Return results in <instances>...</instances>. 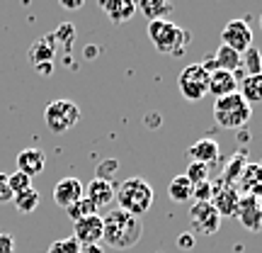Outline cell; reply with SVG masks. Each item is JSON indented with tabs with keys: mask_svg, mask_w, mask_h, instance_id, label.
Here are the masks:
<instances>
[{
	"mask_svg": "<svg viewBox=\"0 0 262 253\" xmlns=\"http://www.w3.org/2000/svg\"><path fill=\"white\" fill-rule=\"evenodd\" d=\"M102 241L112 248H119V251H126V248H134V246L141 241L143 236V224H141V217H134L124 209H112L102 217Z\"/></svg>",
	"mask_w": 262,
	"mask_h": 253,
	"instance_id": "6da1fadb",
	"label": "cell"
},
{
	"mask_svg": "<svg viewBox=\"0 0 262 253\" xmlns=\"http://www.w3.org/2000/svg\"><path fill=\"white\" fill-rule=\"evenodd\" d=\"M148 37L160 54H170V56H182L187 51V47L192 44V34L185 27L170 22V20H153V22H148Z\"/></svg>",
	"mask_w": 262,
	"mask_h": 253,
	"instance_id": "7a4b0ae2",
	"label": "cell"
},
{
	"mask_svg": "<svg viewBox=\"0 0 262 253\" xmlns=\"http://www.w3.org/2000/svg\"><path fill=\"white\" fill-rule=\"evenodd\" d=\"M114 200L119 202V209L134 217H141L153 205V188L141 176H131L119 188H114Z\"/></svg>",
	"mask_w": 262,
	"mask_h": 253,
	"instance_id": "3957f363",
	"label": "cell"
},
{
	"mask_svg": "<svg viewBox=\"0 0 262 253\" xmlns=\"http://www.w3.org/2000/svg\"><path fill=\"white\" fill-rule=\"evenodd\" d=\"M253 117V107L245 103L241 93L219 98L214 103V120L224 129H243Z\"/></svg>",
	"mask_w": 262,
	"mask_h": 253,
	"instance_id": "277c9868",
	"label": "cell"
},
{
	"mask_svg": "<svg viewBox=\"0 0 262 253\" xmlns=\"http://www.w3.org/2000/svg\"><path fill=\"white\" fill-rule=\"evenodd\" d=\"M78 120H80V107L71 100H54L44 110V122L54 134H63V131L73 129Z\"/></svg>",
	"mask_w": 262,
	"mask_h": 253,
	"instance_id": "5b68a950",
	"label": "cell"
},
{
	"mask_svg": "<svg viewBox=\"0 0 262 253\" xmlns=\"http://www.w3.org/2000/svg\"><path fill=\"white\" fill-rule=\"evenodd\" d=\"M206 85H209V71L202 64H189L178 78L180 95L189 103H199L204 98Z\"/></svg>",
	"mask_w": 262,
	"mask_h": 253,
	"instance_id": "8992f818",
	"label": "cell"
},
{
	"mask_svg": "<svg viewBox=\"0 0 262 253\" xmlns=\"http://www.w3.org/2000/svg\"><path fill=\"white\" fill-rule=\"evenodd\" d=\"M189 224H192V234L211 236L219 231L221 217H219L211 202H194L189 207Z\"/></svg>",
	"mask_w": 262,
	"mask_h": 253,
	"instance_id": "52a82bcc",
	"label": "cell"
},
{
	"mask_svg": "<svg viewBox=\"0 0 262 253\" xmlns=\"http://www.w3.org/2000/svg\"><path fill=\"white\" fill-rule=\"evenodd\" d=\"M221 44L233 49L238 54H243L253 47V29L245 20H231L224 29H221Z\"/></svg>",
	"mask_w": 262,
	"mask_h": 253,
	"instance_id": "ba28073f",
	"label": "cell"
},
{
	"mask_svg": "<svg viewBox=\"0 0 262 253\" xmlns=\"http://www.w3.org/2000/svg\"><path fill=\"white\" fill-rule=\"evenodd\" d=\"M102 231H104V224L100 215H90V217H83V219L73 222V239L83 248L100 244L102 241Z\"/></svg>",
	"mask_w": 262,
	"mask_h": 253,
	"instance_id": "9c48e42d",
	"label": "cell"
},
{
	"mask_svg": "<svg viewBox=\"0 0 262 253\" xmlns=\"http://www.w3.org/2000/svg\"><path fill=\"white\" fill-rule=\"evenodd\" d=\"M235 217L241 219V224L248 231H260L262 229V200L253 195H241Z\"/></svg>",
	"mask_w": 262,
	"mask_h": 253,
	"instance_id": "30bf717a",
	"label": "cell"
},
{
	"mask_svg": "<svg viewBox=\"0 0 262 253\" xmlns=\"http://www.w3.org/2000/svg\"><path fill=\"white\" fill-rule=\"evenodd\" d=\"M238 202H241V192L233 185H216L211 205L219 212V217H235L238 212Z\"/></svg>",
	"mask_w": 262,
	"mask_h": 253,
	"instance_id": "8fae6325",
	"label": "cell"
},
{
	"mask_svg": "<svg viewBox=\"0 0 262 253\" xmlns=\"http://www.w3.org/2000/svg\"><path fill=\"white\" fill-rule=\"evenodd\" d=\"M235 188L243 190V195H253L262 200V166L260 163H245L243 170H241V178L235 183Z\"/></svg>",
	"mask_w": 262,
	"mask_h": 253,
	"instance_id": "7c38bea8",
	"label": "cell"
},
{
	"mask_svg": "<svg viewBox=\"0 0 262 253\" xmlns=\"http://www.w3.org/2000/svg\"><path fill=\"white\" fill-rule=\"evenodd\" d=\"M83 197V183L78 178H63L56 183V188H54V202L58 207H63L68 209L71 205H75L78 200Z\"/></svg>",
	"mask_w": 262,
	"mask_h": 253,
	"instance_id": "4fadbf2b",
	"label": "cell"
},
{
	"mask_svg": "<svg viewBox=\"0 0 262 253\" xmlns=\"http://www.w3.org/2000/svg\"><path fill=\"white\" fill-rule=\"evenodd\" d=\"M206 93H211L216 100H219V98H226V95L238 93V78H235V73H228V71H211V73H209Z\"/></svg>",
	"mask_w": 262,
	"mask_h": 253,
	"instance_id": "5bb4252c",
	"label": "cell"
},
{
	"mask_svg": "<svg viewBox=\"0 0 262 253\" xmlns=\"http://www.w3.org/2000/svg\"><path fill=\"white\" fill-rule=\"evenodd\" d=\"M85 197H88V200L95 205V209L100 212L102 207H110L114 202V185L107 183V180L93 178L88 183V188H85Z\"/></svg>",
	"mask_w": 262,
	"mask_h": 253,
	"instance_id": "9a60e30c",
	"label": "cell"
},
{
	"mask_svg": "<svg viewBox=\"0 0 262 253\" xmlns=\"http://www.w3.org/2000/svg\"><path fill=\"white\" fill-rule=\"evenodd\" d=\"M56 39L54 34H47V37H39L32 42L29 47V61L37 66V64H54V56H56Z\"/></svg>",
	"mask_w": 262,
	"mask_h": 253,
	"instance_id": "2e32d148",
	"label": "cell"
},
{
	"mask_svg": "<svg viewBox=\"0 0 262 253\" xmlns=\"http://www.w3.org/2000/svg\"><path fill=\"white\" fill-rule=\"evenodd\" d=\"M47 166V156H44V151L39 149H25L17 153V170L19 173H25V176H39L41 170Z\"/></svg>",
	"mask_w": 262,
	"mask_h": 253,
	"instance_id": "e0dca14e",
	"label": "cell"
},
{
	"mask_svg": "<svg viewBox=\"0 0 262 253\" xmlns=\"http://www.w3.org/2000/svg\"><path fill=\"white\" fill-rule=\"evenodd\" d=\"M100 8L110 15V20L114 25L129 22L136 15V3L134 0H100Z\"/></svg>",
	"mask_w": 262,
	"mask_h": 253,
	"instance_id": "ac0fdd59",
	"label": "cell"
},
{
	"mask_svg": "<svg viewBox=\"0 0 262 253\" xmlns=\"http://www.w3.org/2000/svg\"><path fill=\"white\" fill-rule=\"evenodd\" d=\"M187 153L192 156V161H196V163L211 166V163H216V161H219L221 149H219V141H214V139H199L196 144H192V146H189Z\"/></svg>",
	"mask_w": 262,
	"mask_h": 253,
	"instance_id": "d6986e66",
	"label": "cell"
},
{
	"mask_svg": "<svg viewBox=\"0 0 262 253\" xmlns=\"http://www.w3.org/2000/svg\"><path fill=\"white\" fill-rule=\"evenodd\" d=\"M211 64H214V71H228V73H235V71L241 68V54L221 44V47L216 49V54L211 56Z\"/></svg>",
	"mask_w": 262,
	"mask_h": 253,
	"instance_id": "ffe728a7",
	"label": "cell"
},
{
	"mask_svg": "<svg viewBox=\"0 0 262 253\" xmlns=\"http://www.w3.org/2000/svg\"><path fill=\"white\" fill-rule=\"evenodd\" d=\"M241 98L253 107L255 103H262V73L245 75L241 81Z\"/></svg>",
	"mask_w": 262,
	"mask_h": 253,
	"instance_id": "44dd1931",
	"label": "cell"
},
{
	"mask_svg": "<svg viewBox=\"0 0 262 253\" xmlns=\"http://www.w3.org/2000/svg\"><path fill=\"white\" fill-rule=\"evenodd\" d=\"M136 10H141L153 22V20H168V15L172 12V5L163 3V0H141V3H136Z\"/></svg>",
	"mask_w": 262,
	"mask_h": 253,
	"instance_id": "7402d4cb",
	"label": "cell"
},
{
	"mask_svg": "<svg viewBox=\"0 0 262 253\" xmlns=\"http://www.w3.org/2000/svg\"><path fill=\"white\" fill-rule=\"evenodd\" d=\"M192 183H189L185 176H175V178L170 180V185H168V195H170V200L172 202H187L189 197H192Z\"/></svg>",
	"mask_w": 262,
	"mask_h": 253,
	"instance_id": "603a6c76",
	"label": "cell"
},
{
	"mask_svg": "<svg viewBox=\"0 0 262 253\" xmlns=\"http://www.w3.org/2000/svg\"><path fill=\"white\" fill-rule=\"evenodd\" d=\"M12 205H15V209H17L19 215H32L39 207V192L34 188L25 190V192H19V195L12 197Z\"/></svg>",
	"mask_w": 262,
	"mask_h": 253,
	"instance_id": "cb8c5ba5",
	"label": "cell"
},
{
	"mask_svg": "<svg viewBox=\"0 0 262 253\" xmlns=\"http://www.w3.org/2000/svg\"><path fill=\"white\" fill-rule=\"evenodd\" d=\"M241 68L245 71V75L262 73V54H260V49L250 47L248 51H243V54H241Z\"/></svg>",
	"mask_w": 262,
	"mask_h": 253,
	"instance_id": "d4e9b609",
	"label": "cell"
},
{
	"mask_svg": "<svg viewBox=\"0 0 262 253\" xmlns=\"http://www.w3.org/2000/svg\"><path fill=\"white\" fill-rule=\"evenodd\" d=\"M66 212H68V217H71L73 222H78V219H83V217L97 215V209H95V205H93V202H90V200H88V197H85V195L80 197V200H78L75 205H71V207H68Z\"/></svg>",
	"mask_w": 262,
	"mask_h": 253,
	"instance_id": "484cf974",
	"label": "cell"
},
{
	"mask_svg": "<svg viewBox=\"0 0 262 253\" xmlns=\"http://www.w3.org/2000/svg\"><path fill=\"white\" fill-rule=\"evenodd\" d=\"M243 166H245L243 153H235L233 161L228 163V168L224 170V183H221V185H233V188H235V183H238V178H241V170H243Z\"/></svg>",
	"mask_w": 262,
	"mask_h": 253,
	"instance_id": "4316f807",
	"label": "cell"
},
{
	"mask_svg": "<svg viewBox=\"0 0 262 253\" xmlns=\"http://www.w3.org/2000/svg\"><path fill=\"white\" fill-rule=\"evenodd\" d=\"M54 39H56V47H63L66 51H71V49H73V39H75V27L71 22H63V25L54 32Z\"/></svg>",
	"mask_w": 262,
	"mask_h": 253,
	"instance_id": "83f0119b",
	"label": "cell"
},
{
	"mask_svg": "<svg viewBox=\"0 0 262 253\" xmlns=\"http://www.w3.org/2000/svg\"><path fill=\"white\" fill-rule=\"evenodd\" d=\"M185 178L192 183V185H199V183H206L209 180V166H204V163H196V161H192L187 166V170H185Z\"/></svg>",
	"mask_w": 262,
	"mask_h": 253,
	"instance_id": "f1b7e54d",
	"label": "cell"
},
{
	"mask_svg": "<svg viewBox=\"0 0 262 253\" xmlns=\"http://www.w3.org/2000/svg\"><path fill=\"white\" fill-rule=\"evenodd\" d=\"M8 185H10V190H12V195H19V192H25V190L32 188V178L25 176V173H19V170H15V173L8 176Z\"/></svg>",
	"mask_w": 262,
	"mask_h": 253,
	"instance_id": "f546056e",
	"label": "cell"
},
{
	"mask_svg": "<svg viewBox=\"0 0 262 253\" xmlns=\"http://www.w3.org/2000/svg\"><path fill=\"white\" fill-rule=\"evenodd\" d=\"M47 253H83V246L78 244L73 236H68V239H61V241H54Z\"/></svg>",
	"mask_w": 262,
	"mask_h": 253,
	"instance_id": "4dcf8cb0",
	"label": "cell"
},
{
	"mask_svg": "<svg viewBox=\"0 0 262 253\" xmlns=\"http://www.w3.org/2000/svg\"><path fill=\"white\" fill-rule=\"evenodd\" d=\"M214 190H216V185L211 180H206V183H199V185L192 188V197H194V202H211Z\"/></svg>",
	"mask_w": 262,
	"mask_h": 253,
	"instance_id": "1f68e13d",
	"label": "cell"
},
{
	"mask_svg": "<svg viewBox=\"0 0 262 253\" xmlns=\"http://www.w3.org/2000/svg\"><path fill=\"white\" fill-rule=\"evenodd\" d=\"M117 168H119V163H117V161H102V163H100V166H97V178L100 180H107V183H110V178H112L114 173H117Z\"/></svg>",
	"mask_w": 262,
	"mask_h": 253,
	"instance_id": "d6a6232c",
	"label": "cell"
},
{
	"mask_svg": "<svg viewBox=\"0 0 262 253\" xmlns=\"http://www.w3.org/2000/svg\"><path fill=\"white\" fill-rule=\"evenodd\" d=\"M12 190H10V185H8V176L5 173H0V202H10L12 200Z\"/></svg>",
	"mask_w": 262,
	"mask_h": 253,
	"instance_id": "836d02e7",
	"label": "cell"
},
{
	"mask_svg": "<svg viewBox=\"0 0 262 253\" xmlns=\"http://www.w3.org/2000/svg\"><path fill=\"white\" fill-rule=\"evenodd\" d=\"M0 253H15V239L10 234H0Z\"/></svg>",
	"mask_w": 262,
	"mask_h": 253,
	"instance_id": "e575fe53",
	"label": "cell"
},
{
	"mask_svg": "<svg viewBox=\"0 0 262 253\" xmlns=\"http://www.w3.org/2000/svg\"><path fill=\"white\" fill-rule=\"evenodd\" d=\"M178 246L180 248H194V234H192V231H187V234H180L178 236Z\"/></svg>",
	"mask_w": 262,
	"mask_h": 253,
	"instance_id": "d590c367",
	"label": "cell"
},
{
	"mask_svg": "<svg viewBox=\"0 0 262 253\" xmlns=\"http://www.w3.org/2000/svg\"><path fill=\"white\" fill-rule=\"evenodd\" d=\"M61 8H66V10H80V8H83V0H61Z\"/></svg>",
	"mask_w": 262,
	"mask_h": 253,
	"instance_id": "8d00e7d4",
	"label": "cell"
},
{
	"mask_svg": "<svg viewBox=\"0 0 262 253\" xmlns=\"http://www.w3.org/2000/svg\"><path fill=\"white\" fill-rule=\"evenodd\" d=\"M34 68H37L39 75H51L54 73V64H37Z\"/></svg>",
	"mask_w": 262,
	"mask_h": 253,
	"instance_id": "74e56055",
	"label": "cell"
},
{
	"mask_svg": "<svg viewBox=\"0 0 262 253\" xmlns=\"http://www.w3.org/2000/svg\"><path fill=\"white\" fill-rule=\"evenodd\" d=\"M97 54H100V49H97V47H88V49H85V59H88V61H95V56H97Z\"/></svg>",
	"mask_w": 262,
	"mask_h": 253,
	"instance_id": "f35d334b",
	"label": "cell"
},
{
	"mask_svg": "<svg viewBox=\"0 0 262 253\" xmlns=\"http://www.w3.org/2000/svg\"><path fill=\"white\" fill-rule=\"evenodd\" d=\"M260 27H262V15H260Z\"/></svg>",
	"mask_w": 262,
	"mask_h": 253,
	"instance_id": "ab89813d",
	"label": "cell"
},
{
	"mask_svg": "<svg viewBox=\"0 0 262 253\" xmlns=\"http://www.w3.org/2000/svg\"><path fill=\"white\" fill-rule=\"evenodd\" d=\"M260 166H262V163H260Z\"/></svg>",
	"mask_w": 262,
	"mask_h": 253,
	"instance_id": "60d3db41",
	"label": "cell"
}]
</instances>
